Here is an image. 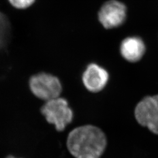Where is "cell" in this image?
Listing matches in <instances>:
<instances>
[{
	"label": "cell",
	"mask_w": 158,
	"mask_h": 158,
	"mask_svg": "<svg viewBox=\"0 0 158 158\" xmlns=\"http://www.w3.org/2000/svg\"><path fill=\"white\" fill-rule=\"evenodd\" d=\"M107 141L100 128L85 125L72 130L67 138V147L75 158H100Z\"/></svg>",
	"instance_id": "1"
},
{
	"label": "cell",
	"mask_w": 158,
	"mask_h": 158,
	"mask_svg": "<svg viewBox=\"0 0 158 158\" xmlns=\"http://www.w3.org/2000/svg\"><path fill=\"white\" fill-rule=\"evenodd\" d=\"M41 113L47 122L53 125L57 131L65 130L73 119V111L69 105L68 101L61 97H57L46 102L41 108Z\"/></svg>",
	"instance_id": "2"
},
{
	"label": "cell",
	"mask_w": 158,
	"mask_h": 158,
	"mask_svg": "<svg viewBox=\"0 0 158 158\" xmlns=\"http://www.w3.org/2000/svg\"><path fill=\"white\" fill-rule=\"evenodd\" d=\"M29 85L34 96L45 102L59 97L62 91L60 80L47 73H40L32 76L29 79Z\"/></svg>",
	"instance_id": "3"
},
{
	"label": "cell",
	"mask_w": 158,
	"mask_h": 158,
	"mask_svg": "<svg viewBox=\"0 0 158 158\" xmlns=\"http://www.w3.org/2000/svg\"><path fill=\"white\" fill-rule=\"evenodd\" d=\"M137 122L158 135V95L144 97L136 106Z\"/></svg>",
	"instance_id": "4"
},
{
	"label": "cell",
	"mask_w": 158,
	"mask_h": 158,
	"mask_svg": "<svg viewBox=\"0 0 158 158\" xmlns=\"http://www.w3.org/2000/svg\"><path fill=\"white\" fill-rule=\"evenodd\" d=\"M126 17V6L117 0H110L106 2L98 14L99 21L106 29L118 27L124 23Z\"/></svg>",
	"instance_id": "5"
},
{
	"label": "cell",
	"mask_w": 158,
	"mask_h": 158,
	"mask_svg": "<svg viewBox=\"0 0 158 158\" xmlns=\"http://www.w3.org/2000/svg\"><path fill=\"white\" fill-rule=\"evenodd\" d=\"M109 79L107 71L96 63L89 64L82 75V81L87 90L98 93L106 86Z\"/></svg>",
	"instance_id": "6"
},
{
	"label": "cell",
	"mask_w": 158,
	"mask_h": 158,
	"mask_svg": "<svg viewBox=\"0 0 158 158\" xmlns=\"http://www.w3.org/2000/svg\"><path fill=\"white\" fill-rule=\"evenodd\" d=\"M120 52L122 56L127 61L136 62L143 56L145 52V45L139 37H128L121 42Z\"/></svg>",
	"instance_id": "7"
},
{
	"label": "cell",
	"mask_w": 158,
	"mask_h": 158,
	"mask_svg": "<svg viewBox=\"0 0 158 158\" xmlns=\"http://www.w3.org/2000/svg\"><path fill=\"white\" fill-rule=\"evenodd\" d=\"M11 34V24L8 18L0 12V36L8 40Z\"/></svg>",
	"instance_id": "8"
},
{
	"label": "cell",
	"mask_w": 158,
	"mask_h": 158,
	"mask_svg": "<svg viewBox=\"0 0 158 158\" xmlns=\"http://www.w3.org/2000/svg\"><path fill=\"white\" fill-rule=\"evenodd\" d=\"M12 6L17 9H26L32 6L35 0H8Z\"/></svg>",
	"instance_id": "9"
},
{
	"label": "cell",
	"mask_w": 158,
	"mask_h": 158,
	"mask_svg": "<svg viewBox=\"0 0 158 158\" xmlns=\"http://www.w3.org/2000/svg\"><path fill=\"white\" fill-rule=\"evenodd\" d=\"M6 42L7 41H6L5 40L0 38V49H1V48H2L3 46L5 45V44H6Z\"/></svg>",
	"instance_id": "10"
},
{
	"label": "cell",
	"mask_w": 158,
	"mask_h": 158,
	"mask_svg": "<svg viewBox=\"0 0 158 158\" xmlns=\"http://www.w3.org/2000/svg\"><path fill=\"white\" fill-rule=\"evenodd\" d=\"M6 158H15V157H14V156H8Z\"/></svg>",
	"instance_id": "11"
}]
</instances>
